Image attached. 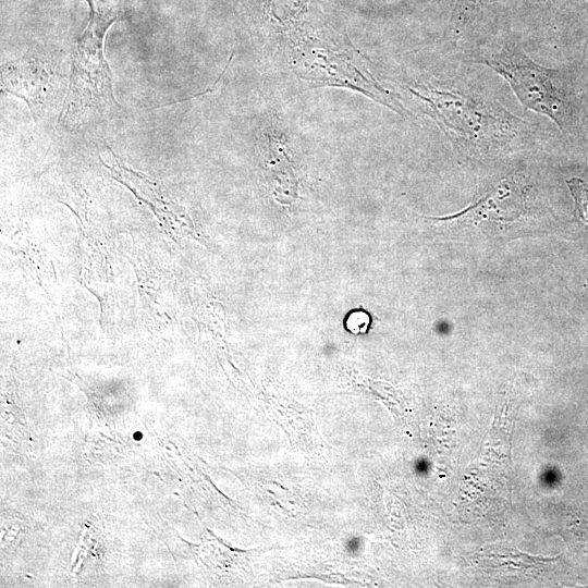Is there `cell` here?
Wrapping results in <instances>:
<instances>
[{
	"label": "cell",
	"instance_id": "6da1fadb",
	"mask_svg": "<svg viewBox=\"0 0 588 588\" xmlns=\"http://www.w3.org/2000/svg\"><path fill=\"white\" fill-rule=\"evenodd\" d=\"M408 89L446 137L469 154L494 156L522 144L530 133L529 123L467 88L437 83Z\"/></svg>",
	"mask_w": 588,
	"mask_h": 588
},
{
	"label": "cell",
	"instance_id": "7a4b0ae2",
	"mask_svg": "<svg viewBox=\"0 0 588 588\" xmlns=\"http://www.w3.org/2000/svg\"><path fill=\"white\" fill-rule=\"evenodd\" d=\"M87 2L89 20L75 48L59 120V123L71 127L121 108L113 96L111 72L103 53L106 34L120 19V12L102 0Z\"/></svg>",
	"mask_w": 588,
	"mask_h": 588
},
{
	"label": "cell",
	"instance_id": "3957f363",
	"mask_svg": "<svg viewBox=\"0 0 588 588\" xmlns=\"http://www.w3.org/2000/svg\"><path fill=\"white\" fill-rule=\"evenodd\" d=\"M473 59L502 76L525 110L550 118L564 133L574 127L576 106L561 72L538 64L510 42L479 47Z\"/></svg>",
	"mask_w": 588,
	"mask_h": 588
},
{
	"label": "cell",
	"instance_id": "277c9868",
	"mask_svg": "<svg viewBox=\"0 0 588 588\" xmlns=\"http://www.w3.org/2000/svg\"><path fill=\"white\" fill-rule=\"evenodd\" d=\"M567 185L575 200L578 213L588 223V185L579 179L568 180Z\"/></svg>",
	"mask_w": 588,
	"mask_h": 588
},
{
	"label": "cell",
	"instance_id": "5b68a950",
	"mask_svg": "<svg viewBox=\"0 0 588 588\" xmlns=\"http://www.w3.org/2000/svg\"><path fill=\"white\" fill-rule=\"evenodd\" d=\"M489 0H458L455 10V25L461 28Z\"/></svg>",
	"mask_w": 588,
	"mask_h": 588
},
{
	"label": "cell",
	"instance_id": "8992f818",
	"mask_svg": "<svg viewBox=\"0 0 588 588\" xmlns=\"http://www.w3.org/2000/svg\"><path fill=\"white\" fill-rule=\"evenodd\" d=\"M370 324V317L362 310L353 311L346 319V329L352 333H365Z\"/></svg>",
	"mask_w": 588,
	"mask_h": 588
}]
</instances>
